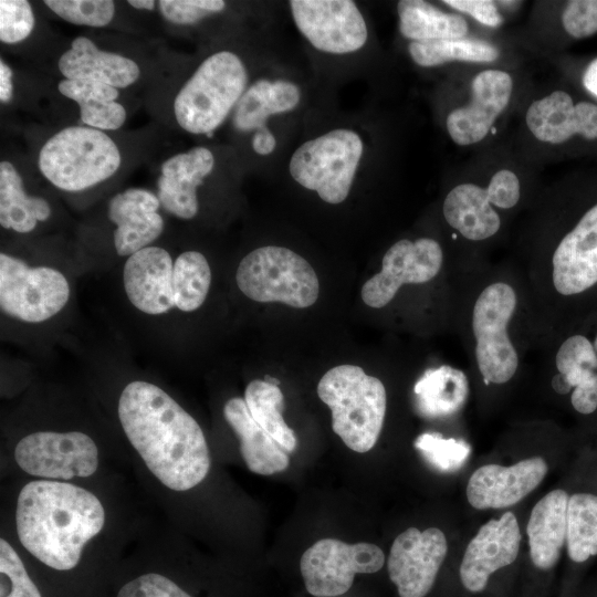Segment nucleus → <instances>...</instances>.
<instances>
[{"instance_id":"1","label":"nucleus","mask_w":597,"mask_h":597,"mask_svg":"<svg viewBox=\"0 0 597 597\" xmlns=\"http://www.w3.org/2000/svg\"><path fill=\"white\" fill-rule=\"evenodd\" d=\"M118 418L132 446L167 488L187 491L210 469V454L198 422L158 386L135 380L123 389Z\"/></svg>"},{"instance_id":"2","label":"nucleus","mask_w":597,"mask_h":597,"mask_svg":"<svg viewBox=\"0 0 597 597\" xmlns=\"http://www.w3.org/2000/svg\"><path fill=\"white\" fill-rule=\"evenodd\" d=\"M104 522L97 496L74 484L35 480L18 496L15 526L21 544L57 573L77 567L85 544L102 531Z\"/></svg>"},{"instance_id":"3","label":"nucleus","mask_w":597,"mask_h":597,"mask_svg":"<svg viewBox=\"0 0 597 597\" xmlns=\"http://www.w3.org/2000/svg\"><path fill=\"white\" fill-rule=\"evenodd\" d=\"M317 395L332 411V429L353 451L364 453L377 442L383 429L387 394L377 377L355 365L327 370Z\"/></svg>"},{"instance_id":"4","label":"nucleus","mask_w":597,"mask_h":597,"mask_svg":"<svg viewBox=\"0 0 597 597\" xmlns=\"http://www.w3.org/2000/svg\"><path fill=\"white\" fill-rule=\"evenodd\" d=\"M242 59L221 50L206 57L174 101L178 125L195 135H210L234 111L249 86Z\"/></svg>"},{"instance_id":"5","label":"nucleus","mask_w":597,"mask_h":597,"mask_svg":"<svg viewBox=\"0 0 597 597\" xmlns=\"http://www.w3.org/2000/svg\"><path fill=\"white\" fill-rule=\"evenodd\" d=\"M364 151L365 144L357 130L335 127L300 144L290 157L289 174L324 202L339 205L350 193Z\"/></svg>"},{"instance_id":"6","label":"nucleus","mask_w":597,"mask_h":597,"mask_svg":"<svg viewBox=\"0 0 597 597\" xmlns=\"http://www.w3.org/2000/svg\"><path fill=\"white\" fill-rule=\"evenodd\" d=\"M117 145L103 130L70 126L42 146L38 166L56 188L81 191L112 177L121 166Z\"/></svg>"},{"instance_id":"7","label":"nucleus","mask_w":597,"mask_h":597,"mask_svg":"<svg viewBox=\"0 0 597 597\" xmlns=\"http://www.w3.org/2000/svg\"><path fill=\"white\" fill-rule=\"evenodd\" d=\"M235 281L240 291L255 302H280L295 308L313 305L320 294L312 265L280 245H264L248 253L237 269Z\"/></svg>"},{"instance_id":"8","label":"nucleus","mask_w":597,"mask_h":597,"mask_svg":"<svg viewBox=\"0 0 597 597\" xmlns=\"http://www.w3.org/2000/svg\"><path fill=\"white\" fill-rule=\"evenodd\" d=\"M516 304L513 286L502 281L485 286L475 300L472 312L474 354L486 383L505 384L519 368V354L507 331Z\"/></svg>"},{"instance_id":"9","label":"nucleus","mask_w":597,"mask_h":597,"mask_svg":"<svg viewBox=\"0 0 597 597\" xmlns=\"http://www.w3.org/2000/svg\"><path fill=\"white\" fill-rule=\"evenodd\" d=\"M69 297V282L59 270L0 254V306L7 315L41 323L56 315Z\"/></svg>"},{"instance_id":"10","label":"nucleus","mask_w":597,"mask_h":597,"mask_svg":"<svg viewBox=\"0 0 597 597\" xmlns=\"http://www.w3.org/2000/svg\"><path fill=\"white\" fill-rule=\"evenodd\" d=\"M384 564L385 554L375 544L323 538L303 553L300 570L311 595L335 597L352 587L356 574L376 573Z\"/></svg>"},{"instance_id":"11","label":"nucleus","mask_w":597,"mask_h":597,"mask_svg":"<svg viewBox=\"0 0 597 597\" xmlns=\"http://www.w3.org/2000/svg\"><path fill=\"white\" fill-rule=\"evenodd\" d=\"M289 8L298 32L320 52L347 55L367 43V22L355 1L291 0Z\"/></svg>"},{"instance_id":"12","label":"nucleus","mask_w":597,"mask_h":597,"mask_svg":"<svg viewBox=\"0 0 597 597\" xmlns=\"http://www.w3.org/2000/svg\"><path fill=\"white\" fill-rule=\"evenodd\" d=\"M14 459L31 475L69 480L86 478L96 471L98 449L84 432L38 431L18 442Z\"/></svg>"},{"instance_id":"13","label":"nucleus","mask_w":597,"mask_h":597,"mask_svg":"<svg viewBox=\"0 0 597 597\" xmlns=\"http://www.w3.org/2000/svg\"><path fill=\"white\" fill-rule=\"evenodd\" d=\"M442 262L438 241L431 238L399 240L384 254L381 270L364 283L362 298L370 307H384L404 284H421L434 279Z\"/></svg>"},{"instance_id":"14","label":"nucleus","mask_w":597,"mask_h":597,"mask_svg":"<svg viewBox=\"0 0 597 597\" xmlns=\"http://www.w3.org/2000/svg\"><path fill=\"white\" fill-rule=\"evenodd\" d=\"M302 101L301 86L286 77H261L249 84L233 111L235 130L251 134L252 150L272 155L277 139L269 125L271 118L295 111Z\"/></svg>"},{"instance_id":"15","label":"nucleus","mask_w":597,"mask_h":597,"mask_svg":"<svg viewBox=\"0 0 597 597\" xmlns=\"http://www.w3.org/2000/svg\"><path fill=\"white\" fill-rule=\"evenodd\" d=\"M448 552L437 527H410L394 541L387 561L390 580L400 597H425L431 590Z\"/></svg>"},{"instance_id":"16","label":"nucleus","mask_w":597,"mask_h":597,"mask_svg":"<svg viewBox=\"0 0 597 597\" xmlns=\"http://www.w3.org/2000/svg\"><path fill=\"white\" fill-rule=\"evenodd\" d=\"M521 540L520 526L512 512L483 524L468 544L460 564L463 587L473 594L484 590L492 574L514 563Z\"/></svg>"},{"instance_id":"17","label":"nucleus","mask_w":597,"mask_h":597,"mask_svg":"<svg viewBox=\"0 0 597 597\" xmlns=\"http://www.w3.org/2000/svg\"><path fill=\"white\" fill-rule=\"evenodd\" d=\"M512 90V77L504 71L491 69L478 73L471 83L470 102L447 117L451 139L460 146L482 140L507 106Z\"/></svg>"},{"instance_id":"18","label":"nucleus","mask_w":597,"mask_h":597,"mask_svg":"<svg viewBox=\"0 0 597 597\" xmlns=\"http://www.w3.org/2000/svg\"><path fill=\"white\" fill-rule=\"evenodd\" d=\"M552 282L564 296L580 294L597 284V203L557 244L552 256Z\"/></svg>"},{"instance_id":"19","label":"nucleus","mask_w":597,"mask_h":597,"mask_svg":"<svg viewBox=\"0 0 597 597\" xmlns=\"http://www.w3.org/2000/svg\"><path fill=\"white\" fill-rule=\"evenodd\" d=\"M547 470V463L541 457L528 458L510 467L482 465L468 481V501L476 510L512 506L538 486Z\"/></svg>"},{"instance_id":"20","label":"nucleus","mask_w":597,"mask_h":597,"mask_svg":"<svg viewBox=\"0 0 597 597\" xmlns=\"http://www.w3.org/2000/svg\"><path fill=\"white\" fill-rule=\"evenodd\" d=\"M174 263L163 248L149 245L128 256L123 271L129 302L148 315H160L175 307Z\"/></svg>"},{"instance_id":"21","label":"nucleus","mask_w":597,"mask_h":597,"mask_svg":"<svg viewBox=\"0 0 597 597\" xmlns=\"http://www.w3.org/2000/svg\"><path fill=\"white\" fill-rule=\"evenodd\" d=\"M160 202L151 191L129 188L108 202V218L116 224L114 245L118 255L130 256L149 247L164 231Z\"/></svg>"},{"instance_id":"22","label":"nucleus","mask_w":597,"mask_h":597,"mask_svg":"<svg viewBox=\"0 0 597 597\" xmlns=\"http://www.w3.org/2000/svg\"><path fill=\"white\" fill-rule=\"evenodd\" d=\"M214 167L212 151L196 146L168 158L161 165L157 197L166 211L179 219H192L199 209L197 189Z\"/></svg>"},{"instance_id":"23","label":"nucleus","mask_w":597,"mask_h":597,"mask_svg":"<svg viewBox=\"0 0 597 597\" xmlns=\"http://www.w3.org/2000/svg\"><path fill=\"white\" fill-rule=\"evenodd\" d=\"M525 121L530 132L544 143L562 144L576 134L597 139V105L589 102L574 104L564 91L534 101Z\"/></svg>"},{"instance_id":"24","label":"nucleus","mask_w":597,"mask_h":597,"mask_svg":"<svg viewBox=\"0 0 597 597\" xmlns=\"http://www.w3.org/2000/svg\"><path fill=\"white\" fill-rule=\"evenodd\" d=\"M60 72L67 80L94 81L115 88L135 83L140 70L132 59L100 50L88 38L77 36L59 59Z\"/></svg>"},{"instance_id":"25","label":"nucleus","mask_w":597,"mask_h":597,"mask_svg":"<svg viewBox=\"0 0 597 597\" xmlns=\"http://www.w3.org/2000/svg\"><path fill=\"white\" fill-rule=\"evenodd\" d=\"M568 494L556 489L544 495L532 509L527 522L530 556L541 570L553 568L566 542Z\"/></svg>"},{"instance_id":"26","label":"nucleus","mask_w":597,"mask_h":597,"mask_svg":"<svg viewBox=\"0 0 597 597\" xmlns=\"http://www.w3.org/2000/svg\"><path fill=\"white\" fill-rule=\"evenodd\" d=\"M223 416L240 440V451L250 471L271 475L287 469V452L256 423L244 399H229L224 404Z\"/></svg>"},{"instance_id":"27","label":"nucleus","mask_w":597,"mask_h":597,"mask_svg":"<svg viewBox=\"0 0 597 597\" xmlns=\"http://www.w3.org/2000/svg\"><path fill=\"white\" fill-rule=\"evenodd\" d=\"M442 212L450 227L472 241L491 238L501 227L486 188L471 182L460 184L448 192Z\"/></svg>"},{"instance_id":"28","label":"nucleus","mask_w":597,"mask_h":597,"mask_svg":"<svg viewBox=\"0 0 597 597\" xmlns=\"http://www.w3.org/2000/svg\"><path fill=\"white\" fill-rule=\"evenodd\" d=\"M418 411L428 418H442L458 412L469 394L467 376L451 366L427 370L413 386Z\"/></svg>"},{"instance_id":"29","label":"nucleus","mask_w":597,"mask_h":597,"mask_svg":"<svg viewBox=\"0 0 597 597\" xmlns=\"http://www.w3.org/2000/svg\"><path fill=\"white\" fill-rule=\"evenodd\" d=\"M399 31L411 42L463 39L467 21L457 13H448L423 0H401L397 3Z\"/></svg>"},{"instance_id":"30","label":"nucleus","mask_w":597,"mask_h":597,"mask_svg":"<svg viewBox=\"0 0 597 597\" xmlns=\"http://www.w3.org/2000/svg\"><path fill=\"white\" fill-rule=\"evenodd\" d=\"M57 88L78 104L81 119L88 127L113 130L126 119L124 106L116 102L118 88L94 81L67 78L60 81Z\"/></svg>"},{"instance_id":"31","label":"nucleus","mask_w":597,"mask_h":597,"mask_svg":"<svg viewBox=\"0 0 597 597\" xmlns=\"http://www.w3.org/2000/svg\"><path fill=\"white\" fill-rule=\"evenodd\" d=\"M51 214L49 202L27 195L22 178L9 161L0 164V223L19 233L31 232L39 221Z\"/></svg>"},{"instance_id":"32","label":"nucleus","mask_w":597,"mask_h":597,"mask_svg":"<svg viewBox=\"0 0 597 597\" xmlns=\"http://www.w3.org/2000/svg\"><path fill=\"white\" fill-rule=\"evenodd\" d=\"M244 401L252 418L284 451L295 450L297 439L282 417L284 398L277 385L254 379L245 388Z\"/></svg>"},{"instance_id":"33","label":"nucleus","mask_w":597,"mask_h":597,"mask_svg":"<svg viewBox=\"0 0 597 597\" xmlns=\"http://www.w3.org/2000/svg\"><path fill=\"white\" fill-rule=\"evenodd\" d=\"M408 52L412 61L423 67L452 61L493 62L499 56L496 46L486 41L470 38L410 42Z\"/></svg>"},{"instance_id":"34","label":"nucleus","mask_w":597,"mask_h":597,"mask_svg":"<svg viewBox=\"0 0 597 597\" xmlns=\"http://www.w3.org/2000/svg\"><path fill=\"white\" fill-rule=\"evenodd\" d=\"M566 521L569 558L584 563L597 555V495L575 493L569 496Z\"/></svg>"},{"instance_id":"35","label":"nucleus","mask_w":597,"mask_h":597,"mask_svg":"<svg viewBox=\"0 0 597 597\" xmlns=\"http://www.w3.org/2000/svg\"><path fill=\"white\" fill-rule=\"evenodd\" d=\"M211 284V270L206 256L198 251H186L174 262L175 307L193 312L205 302Z\"/></svg>"},{"instance_id":"36","label":"nucleus","mask_w":597,"mask_h":597,"mask_svg":"<svg viewBox=\"0 0 597 597\" xmlns=\"http://www.w3.org/2000/svg\"><path fill=\"white\" fill-rule=\"evenodd\" d=\"M413 446L433 468L441 472L459 470L471 452L470 446L463 440L443 438L439 433L430 432L418 436Z\"/></svg>"},{"instance_id":"37","label":"nucleus","mask_w":597,"mask_h":597,"mask_svg":"<svg viewBox=\"0 0 597 597\" xmlns=\"http://www.w3.org/2000/svg\"><path fill=\"white\" fill-rule=\"evenodd\" d=\"M0 597H44L13 547L0 540Z\"/></svg>"},{"instance_id":"38","label":"nucleus","mask_w":597,"mask_h":597,"mask_svg":"<svg viewBox=\"0 0 597 597\" xmlns=\"http://www.w3.org/2000/svg\"><path fill=\"white\" fill-rule=\"evenodd\" d=\"M44 3L63 20L78 25L102 28L115 13L111 0H46Z\"/></svg>"},{"instance_id":"39","label":"nucleus","mask_w":597,"mask_h":597,"mask_svg":"<svg viewBox=\"0 0 597 597\" xmlns=\"http://www.w3.org/2000/svg\"><path fill=\"white\" fill-rule=\"evenodd\" d=\"M115 597H193L172 577L159 572H146L125 580Z\"/></svg>"},{"instance_id":"40","label":"nucleus","mask_w":597,"mask_h":597,"mask_svg":"<svg viewBox=\"0 0 597 597\" xmlns=\"http://www.w3.org/2000/svg\"><path fill=\"white\" fill-rule=\"evenodd\" d=\"M34 27V14L27 0L0 1V40L13 44L25 40Z\"/></svg>"},{"instance_id":"41","label":"nucleus","mask_w":597,"mask_h":597,"mask_svg":"<svg viewBox=\"0 0 597 597\" xmlns=\"http://www.w3.org/2000/svg\"><path fill=\"white\" fill-rule=\"evenodd\" d=\"M161 15L169 22L190 25L226 8L222 0H160Z\"/></svg>"},{"instance_id":"42","label":"nucleus","mask_w":597,"mask_h":597,"mask_svg":"<svg viewBox=\"0 0 597 597\" xmlns=\"http://www.w3.org/2000/svg\"><path fill=\"white\" fill-rule=\"evenodd\" d=\"M555 364L559 374L580 366L597 369V354L586 336L575 334L561 344L555 356Z\"/></svg>"},{"instance_id":"43","label":"nucleus","mask_w":597,"mask_h":597,"mask_svg":"<svg viewBox=\"0 0 597 597\" xmlns=\"http://www.w3.org/2000/svg\"><path fill=\"white\" fill-rule=\"evenodd\" d=\"M565 31L573 38H587L597 32V0L567 2L562 14Z\"/></svg>"},{"instance_id":"44","label":"nucleus","mask_w":597,"mask_h":597,"mask_svg":"<svg viewBox=\"0 0 597 597\" xmlns=\"http://www.w3.org/2000/svg\"><path fill=\"white\" fill-rule=\"evenodd\" d=\"M486 190L491 203L501 209L513 208L521 196L520 180L513 171L507 169L495 172Z\"/></svg>"},{"instance_id":"45","label":"nucleus","mask_w":597,"mask_h":597,"mask_svg":"<svg viewBox=\"0 0 597 597\" xmlns=\"http://www.w3.org/2000/svg\"><path fill=\"white\" fill-rule=\"evenodd\" d=\"M442 2L454 10L470 14L488 27L495 28L503 22L496 4L490 0H444Z\"/></svg>"},{"instance_id":"46","label":"nucleus","mask_w":597,"mask_h":597,"mask_svg":"<svg viewBox=\"0 0 597 597\" xmlns=\"http://www.w3.org/2000/svg\"><path fill=\"white\" fill-rule=\"evenodd\" d=\"M12 70L8 64L0 61V101L1 103H8L12 100L13 96V84H12Z\"/></svg>"},{"instance_id":"47","label":"nucleus","mask_w":597,"mask_h":597,"mask_svg":"<svg viewBox=\"0 0 597 597\" xmlns=\"http://www.w3.org/2000/svg\"><path fill=\"white\" fill-rule=\"evenodd\" d=\"M584 87L597 96V59L593 60L583 75Z\"/></svg>"},{"instance_id":"48","label":"nucleus","mask_w":597,"mask_h":597,"mask_svg":"<svg viewBox=\"0 0 597 597\" xmlns=\"http://www.w3.org/2000/svg\"><path fill=\"white\" fill-rule=\"evenodd\" d=\"M552 386L553 389L561 395H566L572 390L570 386L567 384V381L561 374H557L553 377Z\"/></svg>"},{"instance_id":"49","label":"nucleus","mask_w":597,"mask_h":597,"mask_svg":"<svg viewBox=\"0 0 597 597\" xmlns=\"http://www.w3.org/2000/svg\"><path fill=\"white\" fill-rule=\"evenodd\" d=\"M128 4L143 10H153L155 8V1L153 0H129Z\"/></svg>"},{"instance_id":"50","label":"nucleus","mask_w":597,"mask_h":597,"mask_svg":"<svg viewBox=\"0 0 597 597\" xmlns=\"http://www.w3.org/2000/svg\"><path fill=\"white\" fill-rule=\"evenodd\" d=\"M594 349L597 352V335H596V338H595V342H594Z\"/></svg>"}]
</instances>
